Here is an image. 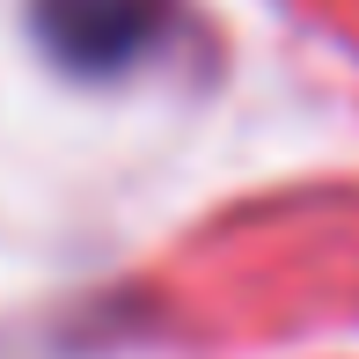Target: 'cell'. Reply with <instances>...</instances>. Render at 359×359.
Segmentation results:
<instances>
[{
    "label": "cell",
    "mask_w": 359,
    "mask_h": 359,
    "mask_svg": "<svg viewBox=\"0 0 359 359\" xmlns=\"http://www.w3.org/2000/svg\"><path fill=\"white\" fill-rule=\"evenodd\" d=\"M44 29L74 67H118L147 29V0H44Z\"/></svg>",
    "instance_id": "cell-1"
}]
</instances>
